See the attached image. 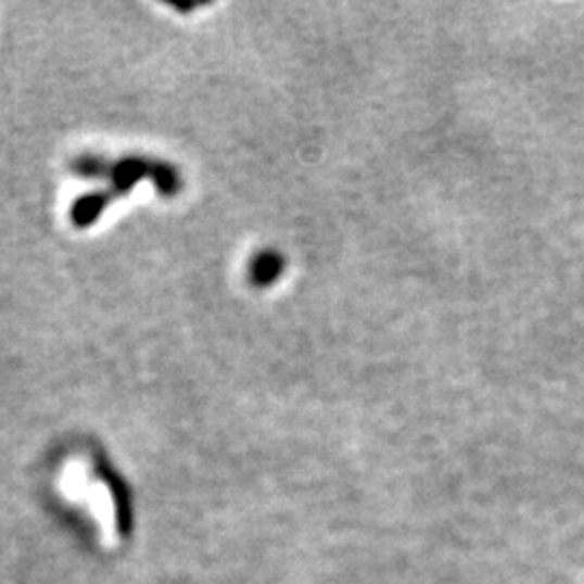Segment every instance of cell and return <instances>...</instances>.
Masks as SVG:
<instances>
[{
  "mask_svg": "<svg viewBox=\"0 0 584 584\" xmlns=\"http://www.w3.org/2000/svg\"><path fill=\"white\" fill-rule=\"evenodd\" d=\"M115 200V195L109 189H100L87 195H80L69 211V219L76 228H89L100 215L109 208V204Z\"/></svg>",
  "mask_w": 584,
  "mask_h": 584,
  "instance_id": "6da1fadb",
  "label": "cell"
},
{
  "mask_svg": "<svg viewBox=\"0 0 584 584\" xmlns=\"http://www.w3.org/2000/svg\"><path fill=\"white\" fill-rule=\"evenodd\" d=\"M287 263H284V256L278 254V252H261L258 256L252 258L250 263V282L258 289H265V287H271L274 282H278V278L282 276Z\"/></svg>",
  "mask_w": 584,
  "mask_h": 584,
  "instance_id": "7a4b0ae2",
  "label": "cell"
},
{
  "mask_svg": "<svg viewBox=\"0 0 584 584\" xmlns=\"http://www.w3.org/2000/svg\"><path fill=\"white\" fill-rule=\"evenodd\" d=\"M111 163L113 161L98 154H82L76 161H72V172L78 178H87V180H109Z\"/></svg>",
  "mask_w": 584,
  "mask_h": 584,
  "instance_id": "3957f363",
  "label": "cell"
}]
</instances>
